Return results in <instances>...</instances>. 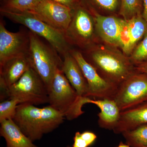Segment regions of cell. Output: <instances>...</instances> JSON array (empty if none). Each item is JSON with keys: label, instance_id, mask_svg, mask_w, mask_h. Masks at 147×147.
<instances>
[{"label": "cell", "instance_id": "23", "mask_svg": "<svg viewBox=\"0 0 147 147\" xmlns=\"http://www.w3.org/2000/svg\"><path fill=\"white\" fill-rule=\"evenodd\" d=\"M119 45L124 53L127 55L132 51L131 46V38L127 20L122 19L121 22L120 30L119 35Z\"/></svg>", "mask_w": 147, "mask_h": 147}, {"label": "cell", "instance_id": "7", "mask_svg": "<svg viewBox=\"0 0 147 147\" xmlns=\"http://www.w3.org/2000/svg\"><path fill=\"white\" fill-rule=\"evenodd\" d=\"M114 100L121 112L147 102V74L135 72L119 86Z\"/></svg>", "mask_w": 147, "mask_h": 147}, {"label": "cell", "instance_id": "18", "mask_svg": "<svg viewBox=\"0 0 147 147\" xmlns=\"http://www.w3.org/2000/svg\"><path fill=\"white\" fill-rule=\"evenodd\" d=\"M126 144L131 147H147V124L122 133Z\"/></svg>", "mask_w": 147, "mask_h": 147}, {"label": "cell", "instance_id": "6", "mask_svg": "<svg viewBox=\"0 0 147 147\" xmlns=\"http://www.w3.org/2000/svg\"><path fill=\"white\" fill-rule=\"evenodd\" d=\"M14 98L19 104L33 105L48 103V92L39 75L30 67L16 83L8 88L5 98Z\"/></svg>", "mask_w": 147, "mask_h": 147}, {"label": "cell", "instance_id": "22", "mask_svg": "<svg viewBox=\"0 0 147 147\" xmlns=\"http://www.w3.org/2000/svg\"><path fill=\"white\" fill-rule=\"evenodd\" d=\"M119 13L124 19L128 20L132 17L141 14L142 0H120Z\"/></svg>", "mask_w": 147, "mask_h": 147}, {"label": "cell", "instance_id": "3", "mask_svg": "<svg viewBox=\"0 0 147 147\" xmlns=\"http://www.w3.org/2000/svg\"><path fill=\"white\" fill-rule=\"evenodd\" d=\"M90 63L101 77L110 84L119 86L132 74L136 67L128 59L108 50L92 51Z\"/></svg>", "mask_w": 147, "mask_h": 147}, {"label": "cell", "instance_id": "15", "mask_svg": "<svg viewBox=\"0 0 147 147\" xmlns=\"http://www.w3.org/2000/svg\"><path fill=\"white\" fill-rule=\"evenodd\" d=\"M91 12L94 15L96 29L99 36L109 44L119 45V35L121 19L115 16H104L95 12Z\"/></svg>", "mask_w": 147, "mask_h": 147}, {"label": "cell", "instance_id": "1", "mask_svg": "<svg viewBox=\"0 0 147 147\" xmlns=\"http://www.w3.org/2000/svg\"><path fill=\"white\" fill-rule=\"evenodd\" d=\"M64 117L50 105L42 108L28 103L17 105L13 120L33 142L40 140L63 122Z\"/></svg>", "mask_w": 147, "mask_h": 147}, {"label": "cell", "instance_id": "8", "mask_svg": "<svg viewBox=\"0 0 147 147\" xmlns=\"http://www.w3.org/2000/svg\"><path fill=\"white\" fill-rule=\"evenodd\" d=\"M70 53L77 61L86 80L89 88L88 97L114 100L118 87L110 84L101 77L82 53L71 50Z\"/></svg>", "mask_w": 147, "mask_h": 147}, {"label": "cell", "instance_id": "29", "mask_svg": "<svg viewBox=\"0 0 147 147\" xmlns=\"http://www.w3.org/2000/svg\"><path fill=\"white\" fill-rule=\"evenodd\" d=\"M136 69L138 72L147 74V60L137 64Z\"/></svg>", "mask_w": 147, "mask_h": 147}, {"label": "cell", "instance_id": "26", "mask_svg": "<svg viewBox=\"0 0 147 147\" xmlns=\"http://www.w3.org/2000/svg\"><path fill=\"white\" fill-rule=\"evenodd\" d=\"M90 145L82 137L81 133L77 131L74 137V144L72 147H88Z\"/></svg>", "mask_w": 147, "mask_h": 147}, {"label": "cell", "instance_id": "28", "mask_svg": "<svg viewBox=\"0 0 147 147\" xmlns=\"http://www.w3.org/2000/svg\"><path fill=\"white\" fill-rule=\"evenodd\" d=\"M81 136L88 143L90 146L91 145L97 138L94 133L90 131H85L81 133Z\"/></svg>", "mask_w": 147, "mask_h": 147}, {"label": "cell", "instance_id": "9", "mask_svg": "<svg viewBox=\"0 0 147 147\" xmlns=\"http://www.w3.org/2000/svg\"><path fill=\"white\" fill-rule=\"evenodd\" d=\"M94 30L91 12L82 3L72 10L71 22L64 34L69 44L85 46L90 42Z\"/></svg>", "mask_w": 147, "mask_h": 147}, {"label": "cell", "instance_id": "25", "mask_svg": "<svg viewBox=\"0 0 147 147\" xmlns=\"http://www.w3.org/2000/svg\"><path fill=\"white\" fill-rule=\"evenodd\" d=\"M133 63L137 64L147 60V30L144 36V39L134 49L131 57Z\"/></svg>", "mask_w": 147, "mask_h": 147}, {"label": "cell", "instance_id": "14", "mask_svg": "<svg viewBox=\"0 0 147 147\" xmlns=\"http://www.w3.org/2000/svg\"><path fill=\"white\" fill-rule=\"evenodd\" d=\"M147 124V102L134 108L121 112L118 122L113 132L122 134Z\"/></svg>", "mask_w": 147, "mask_h": 147}, {"label": "cell", "instance_id": "30", "mask_svg": "<svg viewBox=\"0 0 147 147\" xmlns=\"http://www.w3.org/2000/svg\"><path fill=\"white\" fill-rule=\"evenodd\" d=\"M143 1L144 2V10L142 16L147 22V0H143Z\"/></svg>", "mask_w": 147, "mask_h": 147}, {"label": "cell", "instance_id": "4", "mask_svg": "<svg viewBox=\"0 0 147 147\" xmlns=\"http://www.w3.org/2000/svg\"><path fill=\"white\" fill-rule=\"evenodd\" d=\"M30 47L28 57L30 65L42 79L47 86H50L56 71L61 69L63 60L50 45L43 42L39 36L29 31Z\"/></svg>", "mask_w": 147, "mask_h": 147}, {"label": "cell", "instance_id": "31", "mask_svg": "<svg viewBox=\"0 0 147 147\" xmlns=\"http://www.w3.org/2000/svg\"><path fill=\"white\" fill-rule=\"evenodd\" d=\"M117 147H130V146L127 144H124L122 142H121L119 146Z\"/></svg>", "mask_w": 147, "mask_h": 147}, {"label": "cell", "instance_id": "10", "mask_svg": "<svg viewBox=\"0 0 147 147\" xmlns=\"http://www.w3.org/2000/svg\"><path fill=\"white\" fill-rule=\"evenodd\" d=\"M28 12L63 33L69 26L72 16L71 9L51 0H41L35 8Z\"/></svg>", "mask_w": 147, "mask_h": 147}, {"label": "cell", "instance_id": "21", "mask_svg": "<svg viewBox=\"0 0 147 147\" xmlns=\"http://www.w3.org/2000/svg\"><path fill=\"white\" fill-rule=\"evenodd\" d=\"M41 0H6L1 9L14 12H26L32 10Z\"/></svg>", "mask_w": 147, "mask_h": 147}, {"label": "cell", "instance_id": "27", "mask_svg": "<svg viewBox=\"0 0 147 147\" xmlns=\"http://www.w3.org/2000/svg\"><path fill=\"white\" fill-rule=\"evenodd\" d=\"M67 7L74 10L82 3V0H51Z\"/></svg>", "mask_w": 147, "mask_h": 147}, {"label": "cell", "instance_id": "17", "mask_svg": "<svg viewBox=\"0 0 147 147\" xmlns=\"http://www.w3.org/2000/svg\"><path fill=\"white\" fill-rule=\"evenodd\" d=\"M0 135L5 139L6 147H38L23 133L12 119L1 123Z\"/></svg>", "mask_w": 147, "mask_h": 147}, {"label": "cell", "instance_id": "20", "mask_svg": "<svg viewBox=\"0 0 147 147\" xmlns=\"http://www.w3.org/2000/svg\"><path fill=\"white\" fill-rule=\"evenodd\" d=\"M82 3L92 12L97 11L114 13L119 11L120 0H82Z\"/></svg>", "mask_w": 147, "mask_h": 147}, {"label": "cell", "instance_id": "24", "mask_svg": "<svg viewBox=\"0 0 147 147\" xmlns=\"http://www.w3.org/2000/svg\"><path fill=\"white\" fill-rule=\"evenodd\" d=\"M18 100L14 98H9L0 103V123L7 120H13L16 114Z\"/></svg>", "mask_w": 147, "mask_h": 147}, {"label": "cell", "instance_id": "12", "mask_svg": "<svg viewBox=\"0 0 147 147\" xmlns=\"http://www.w3.org/2000/svg\"><path fill=\"white\" fill-rule=\"evenodd\" d=\"M30 67L28 54L11 58L0 65L1 101L5 99L8 88L16 83Z\"/></svg>", "mask_w": 147, "mask_h": 147}, {"label": "cell", "instance_id": "13", "mask_svg": "<svg viewBox=\"0 0 147 147\" xmlns=\"http://www.w3.org/2000/svg\"><path fill=\"white\" fill-rule=\"evenodd\" d=\"M63 58L61 69L65 77L79 95L88 97V83L77 61L70 52Z\"/></svg>", "mask_w": 147, "mask_h": 147}, {"label": "cell", "instance_id": "5", "mask_svg": "<svg viewBox=\"0 0 147 147\" xmlns=\"http://www.w3.org/2000/svg\"><path fill=\"white\" fill-rule=\"evenodd\" d=\"M1 14L14 23L20 24L30 31L45 39L60 55L70 52L69 45L63 32L40 21L29 12H14L1 9Z\"/></svg>", "mask_w": 147, "mask_h": 147}, {"label": "cell", "instance_id": "16", "mask_svg": "<svg viewBox=\"0 0 147 147\" xmlns=\"http://www.w3.org/2000/svg\"><path fill=\"white\" fill-rule=\"evenodd\" d=\"M88 103H92L100 109L98 113V125L101 128L113 130L119 119L121 111L115 100L112 99L93 100L89 98Z\"/></svg>", "mask_w": 147, "mask_h": 147}, {"label": "cell", "instance_id": "2", "mask_svg": "<svg viewBox=\"0 0 147 147\" xmlns=\"http://www.w3.org/2000/svg\"><path fill=\"white\" fill-rule=\"evenodd\" d=\"M49 105L67 119L73 120L84 114L82 107L88 103L89 98L80 96L64 74L58 69L48 89Z\"/></svg>", "mask_w": 147, "mask_h": 147}, {"label": "cell", "instance_id": "19", "mask_svg": "<svg viewBox=\"0 0 147 147\" xmlns=\"http://www.w3.org/2000/svg\"><path fill=\"white\" fill-rule=\"evenodd\" d=\"M131 38L132 50L137 42L144 36L147 30V22L142 14L137 15L127 20Z\"/></svg>", "mask_w": 147, "mask_h": 147}, {"label": "cell", "instance_id": "32", "mask_svg": "<svg viewBox=\"0 0 147 147\" xmlns=\"http://www.w3.org/2000/svg\"><path fill=\"white\" fill-rule=\"evenodd\" d=\"M67 147H71V146H67Z\"/></svg>", "mask_w": 147, "mask_h": 147}, {"label": "cell", "instance_id": "11", "mask_svg": "<svg viewBox=\"0 0 147 147\" xmlns=\"http://www.w3.org/2000/svg\"><path fill=\"white\" fill-rule=\"evenodd\" d=\"M29 47V32H9L6 28L3 22L1 20L0 65L11 58L28 54Z\"/></svg>", "mask_w": 147, "mask_h": 147}]
</instances>
